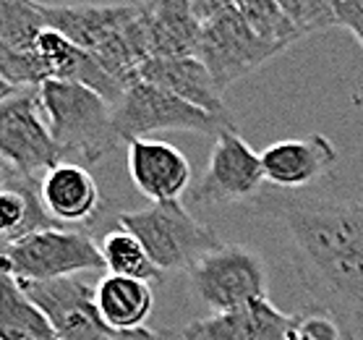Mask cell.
Masks as SVG:
<instances>
[{
    "instance_id": "cell-1",
    "label": "cell",
    "mask_w": 363,
    "mask_h": 340,
    "mask_svg": "<svg viewBox=\"0 0 363 340\" xmlns=\"http://www.w3.org/2000/svg\"><path fill=\"white\" fill-rule=\"evenodd\" d=\"M269 215L288 238L298 280L342 322H363V202L308 197L277 199Z\"/></svg>"
},
{
    "instance_id": "cell-2",
    "label": "cell",
    "mask_w": 363,
    "mask_h": 340,
    "mask_svg": "<svg viewBox=\"0 0 363 340\" xmlns=\"http://www.w3.org/2000/svg\"><path fill=\"white\" fill-rule=\"evenodd\" d=\"M48 29L63 34L71 45L97 60L116 82L128 87L147 63L141 37V3H40Z\"/></svg>"
},
{
    "instance_id": "cell-3",
    "label": "cell",
    "mask_w": 363,
    "mask_h": 340,
    "mask_svg": "<svg viewBox=\"0 0 363 340\" xmlns=\"http://www.w3.org/2000/svg\"><path fill=\"white\" fill-rule=\"evenodd\" d=\"M40 108L45 113L52 139L68 158H79L82 163H102L118 147L113 105L97 92L82 84L48 79L37 87Z\"/></svg>"
},
{
    "instance_id": "cell-4",
    "label": "cell",
    "mask_w": 363,
    "mask_h": 340,
    "mask_svg": "<svg viewBox=\"0 0 363 340\" xmlns=\"http://www.w3.org/2000/svg\"><path fill=\"white\" fill-rule=\"evenodd\" d=\"M118 225L131 231L160 273H183L223 241L215 228L196 220L181 202H155L144 209H125Z\"/></svg>"
},
{
    "instance_id": "cell-5",
    "label": "cell",
    "mask_w": 363,
    "mask_h": 340,
    "mask_svg": "<svg viewBox=\"0 0 363 340\" xmlns=\"http://www.w3.org/2000/svg\"><path fill=\"white\" fill-rule=\"evenodd\" d=\"M189 293L209 314L269 299V270L264 257L246 243H220L186 270Z\"/></svg>"
},
{
    "instance_id": "cell-6",
    "label": "cell",
    "mask_w": 363,
    "mask_h": 340,
    "mask_svg": "<svg viewBox=\"0 0 363 340\" xmlns=\"http://www.w3.org/2000/svg\"><path fill=\"white\" fill-rule=\"evenodd\" d=\"M113 124L121 141L147 139L157 131H194L220 136L223 131H238L233 116H215L191 102L162 92L152 84L131 82L123 89L121 100L113 105Z\"/></svg>"
},
{
    "instance_id": "cell-7",
    "label": "cell",
    "mask_w": 363,
    "mask_h": 340,
    "mask_svg": "<svg viewBox=\"0 0 363 340\" xmlns=\"http://www.w3.org/2000/svg\"><path fill=\"white\" fill-rule=\"evenodd\" d=\"M102 267L97 241L74 228H48L0 249V270L18 283H42Z\"/></svg>"
},
{
    "instance_id": "cell-8",
    "label": "cell",
    "mask_w": 363,
    "mask_h": 340,
    "mask_svg": "<svg viewBox=\"0 0 363 340\" xmlns=\"http://www.w3.org/2000/svg\"><path fill=\"white\" fill-rule=\"evenodd\" d=\"M0 160L34 181L58 163H66L40 108L37 87L16 89L0 102Z\"/></svg>"
},
{
    "instance_id": "cell-9",
    "label": "cell",
    "mask_w": 363,
    "mask_h": 340,
    "mask_svg": "<svg viewBox=\"0 0 363 340\" xmlns=\"http://www.w3.org/2000/svg\"><path fill=\"white\" fill-rule=\"evenodd\" d=\"M274 55L277 50L246 24L235 6L201 21L196 58L204 63L223 92L254 74Z\"/></svg>"
},
{
    "instance_id": "cell-10",
    "label": "cell",
    "mask_w": 363,
    "mask_h": 340,
    "mask_svg": "<svg viewBox=\"0 0 363 340\" xmlns=\"http://www.w3.org/2000/svg\"><path fill=\"white\" fill-rule=\"evenodd\" d=\"M264 168L262 155L254 152L238 131H223L215 136L206 170L191 189L194 204L201 207H223L254 199L264 189Z\"/></svg>"
},
{
    "instance_id": "cell-11",
    "label": "cell",
    "mask_w": 363,
    "mask_h": 340,
    "mask_svg": "<svg viewBox=\"0 0 363 340\" xmlns=\"http://www.w3.org/2000/svg\"><path fill=\"white\" fill-rule=\"evenodd\" d=\"M24 293L34 301L50 330L58 340H108L110 330L102 322L94 301V285L74 278L42 283H18Z\"/></svg>"
},
{
    "instance_id": "cell-12",
    "label": "cell",
    "mask_w": 363,
    "mask_h": 340,
    "mask_svg": "<svg viewBox=\"0 0 363 340\" xmlns=\"http://www.w3.org/2000/svg\"><path fill=\"white\" fill-rule=\"evenodd\" d=\"M128 175L141 197L155 202H181L191 189V163L178 147L160 139H131L128 150Z\"/></svg>"
},
{
    "instance_id": "cell-13",
    "label": "cell",
    "mask_w": 363,
    "mask_h": 340,
    "mask_svg": "<svg viewBox=\"0 0 363 340\" xmlns=\"http://www.w3.org/2000/svg\"><path fill=\"white\" fill-rule=\"evenodd\" d=\"M259 155L267 183L277 189H306L324 178L337 163V150L324 133L280 139Z\"/></svg>"
},
{
    "instance_id": "cell-14",
    "label": "cell",
    "mask_w": 363,
    "mask_h": 340,
    "mask_svg": "<svg viewBox=\"0 0 363 340\" xmlns=\"http://www.w3.org/2000/svg\"><path fill=\"white\" fill-rule=\"evenodd\" d=\"M40 199L50 220L60 228L84 225L105 207L97 178L79 163H58L40 178Z\"/></svg>"
},
{
    "instance_id": "cell-15",
    "label": "cell",
    "mask_w": 363,
    "mask_h": 340,
    "mask_svg": "<svg viewBox=\"0 0 363 340\" xmlns=\"http://www.w3.org/2000/svg\"><path fill=\"white\" fill-rule=\"evenodd\" d=\"M288 327L290 314L269 299H256L223 314L194 319L178 335L181 340H285Z\"/></svg>"
},
{
    "instance_id": "cell-16",
    "label": "cell",
    "mask_w": 363,
    "mask_h": 340,
    "mask_svg": "<svg viewBox=\"0 0 363 340\" xmlns=\"http://www.w3.org/2000/svg\"><path fill=\"white\" fill-rule=\"evenodd\" d=\"M201 21L191 0H147L141 3V37L152 58H189L196 55Z\"/></svg>"
},
{
    "instance_id": "cell-17",
    "label": "cell",
    "mask_w": 363,
    "mask_h": 340,
    "mask_svg": "<svg viewBox=\"0 0 363 340\" xmlns=\"http://www.w3.org/2000/svg\"><path fill=\"white\" fill-rule=\"evenodd\" d=\"M34 55L40 58L48 79L82 84L86 89L97 92L99 97H105L110 105H116L125 89L123 84L116 82L91 55L79 50L76 45H71V42H68L63 34L55 32V29H45V32L40 34L37 48H34Z\"/></svg>"
},
{
    "instance_id": "cell-18",
    "label": "cell",
    "mask_w": 363,
    "mask_h": 340,
    "mask_svg": "<svg viewBox=\"0 0 363 340\" xmlns=\"http://www.w3.org/2000/svg\"><path fill=\"white\" fill-rule=\"evenodd\" d=\"M139 79L162 92H170V94L206 110V113L230 116L223 100L225 92L217 87L212 74L206 71V66L196 55H189V58H152L139 68Z\"/></svg>"
},
{
    "instance_id": "cell-19",
    "label": "cell",
    "mask_w": 363,
    "mask_h": 340,
    "mask_svg": "<svg viewBox=\"0 0 363 340\" xmlns=\"http://www.w3.org/2000/svg\"><path fill=\"white\" fill-rule=\"evenodd\" d=\"M60 228L50 220L40 199V181L26 178L13 168L0 175V249L37 231Z\"/></svg>"
},
{
    "instance_id": "cell-20",
    "label": "cell",
    "mask_w": 363,
    "mask_h": 340,
    "mask_svg": "<svg viewBox=\"0 0 363 340\" xmlns=\"http://www.w3.org/2000/svg\"><path fill=\"white\" fill-rule=\"evenodd\" d=\"M94 301L110 332L147 327V319L155 309V293L149 283L121 275H105L94 285Z\"/></svg>"
},
{
    "instance_id": "cell-21",
    "label": "cell",
    "mask_w": 363,
    "mask_h": 340,
    "mask_svg": "<svg viewBox=\"0 0 363 340\" xmlns=\"http://www.w3.org/2000/svg\"><path fill=\"white\" fill-rule=\"evenodd\" d=\"M55 338L48 319L34 307L16 278L0 270V340H50Z\"/></svg>"
},
{
    "instance_id": "cell-22",
    "label": "cell",
    "mask_w": 363,
    "mask_h": 340,
    "mask_svg": "<svg viewBox=\"0 0 363 340\" xmlns=\"http://www.w3.org/2000/svg\"><path fill=\"white\" fill-rule=\"evenodd\" d=\"M97 249H99V257H102V267L110 275L133 278V280H144V283L162 278V273L149 259L147 249L141 246V241L131 231H125L123 225L102 233V238L97 241Z\"/></svg>"
},
{
    "instance_id": "cell-23",
    "label": "cell",
    "mask_w": 363,
    "mask_h": 340,
    "mask_svg": "<svg viewBox=\"0 0 363 340\" xmlns=\"http://www.w3.org/2000/svg\"><path fill=\"white\" fill-rule=\"evenodd\" d=\"M48 29L40 0H0V40L13 50L34 55L40 34Z\"/></svg>"
},
{
    "instance_id": "cell-24",
    "label": "cell",
    "mask_w": 363,
    "mask_h": 340,
    "mask_svg": "<svg viewBox=\"0 0 363 340\" xmlns=\"http://www.w3.org/2000/svg\"><path fill=\"white\" fill-rule=\"evenodd\" d=\"M235 9L246 24L254 29L264 42H269L274 50L282 53L290 45L303 40L296 24L285 16V11L277 6V0H235Z\"/></svg>"
},
{
    "instance_id": "cell-25",
    "label": "cell",
    "mask_w": 363,
    "mask_h": 340,
    "mask_svg": "<svg viewBox=\"0 0 363 340\" xmlns=\"http://www.w3.org/2000/svg\"><path fill=\"white\" fill-rule=\"evenodd\" d=\"M285 340H358L350 324L319 307H306L290 314Z\"/></svg>"
},
{
    "instance_id": "cell-26",
    "label": "cell",
    "mask_w": 363,
    "mask_h": 340,
    "mask_svg": "<svg viewBox=\"0 0 363 340\" xmlns=\"http://www.w3.org/2000/svg\"><path fill=\"white\" fill-rule=\"evenodd\" d=\"M277 6L303 37L337 26V0H277Z\"/></svg>"
},
{
    "instance_id": "cell-27",
    "label": "cell",
    "mask_w": 363,
    "mask_h": 340,
    "mask_svg": "<svg viewBox=\"0 0 363 340\" xmlns=\"http://www.w3.org/2000/svg\"><path fill=\"white\" fill-rule=\"evenodd\" d=\"M0 76L16 89H29V87H40L48 82V74L37 55L13 50L3 40H0Z\"/></svg>"
},
{
    "instance_id": "cell-28",
    "label": "cell",
    "mask_w": 363,
    "mask_h": 340,
    "mask_svg": "<svg viewBox=\"0 0 363 340\" xmlns=\"http://www.w3.org/2000/svg\"><path fill=\"white\" fill-rule=\"evenodd\" d=\"M337 26L347 29L363 48V0H337Z\"/></svg>"
},
{
    "instance_id": "cell-29",
    "label": "cell",
    "mask_w": 363,
    "mask_h": 340,
    "mask_svg": "<svg viewBox=\"0 0 363 340\" xmlns=\"http://www.w3.org/2000/svg\"><path fill=\"white\" fill-rule=\"evenodd\" d=\"M175 332L170 330H149V327H139V330H123V332H110L108 340H173Z\"/></svg>"
},
{
    "instance_id": "cell-30",
    "label": "cell",
    "mask_w": 363,
    "mask_h": 340,
    "mask_svg": "<svg viewBox=\"0 0 363 340\" xmlns=\"http://www.w3.org/2000/svg\"><path fill=\"white\" fill-rule=\"evenodd\" d=\"M230 6H235V0H191V9H194L199 21H206L209 16H215Z\"/></svg>"
},
{
    "instance_id": "cell-31",
    "label": "cell",
    "mask_w": 363,
    "mask_h": 340,
    "mask_svg": "<svg viewBox=\"0 0 363 340\" xmlns=\"http://www.w3.org/2000/svg\"><path fill=\"white\" fill-rule=\"evenodd\" d=\"M13 92H16V87H11L9 82H6V79H3V76H0V102H6L11 97V94H13Z\"/></svg>"
},
{
    "instance_id": "cell-32",
    "label": "cell",
    "mask_w": 363,
    "mask_h": 340,
    "mask_svg": "<svg viewBox=\"0 0 363 340\" xmlns=\"http://www.w3.org/2000/svg\"><path fill=\"white\" fill-rule=\"evenodd\" d=\"M6 168H9V163H3V160H0V175L6 173Z\"/></svg>"
},
{
    "instance_id": "cell-33",
    "label": "cell",
    "mask_w": 363,
    "mask_h": 340,
    "mask_svg": "<svg viewBox=\"0 0 363 340\" xmlns=\"http://www.w3.org/2000/svg\"><path fill=\"white\" fill-rule=\"evenodd\" d=\"M50 340H58V338H50Z\"/></svg>"
}]
</instances>
